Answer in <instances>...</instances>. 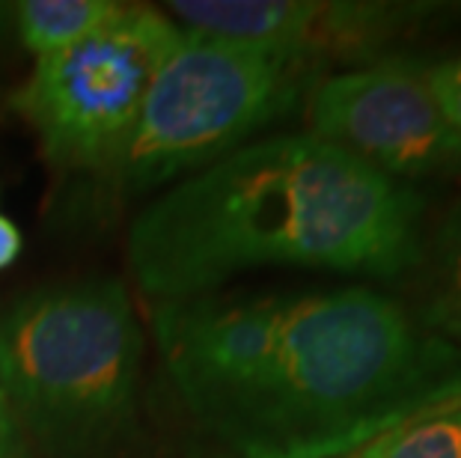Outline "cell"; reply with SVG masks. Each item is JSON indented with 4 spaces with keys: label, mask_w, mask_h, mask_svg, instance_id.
Masks as SVG:
<instances>
[{
    "label": "cell",
    "mask_w": 461,
    "mask_h": 458,
    "mask_svg": "<svg viewBox=\"0 0 461 458\" xmlns=\"http://www.w3.org/2000/svg\"><path fill=\"white\" fill-rule=\"evenodd\" d=\"M426 81L431 86V95L447 116V122L461 131V60H447L438 66H429Z\"/></svg>",
    "instance_id": "cell-11"
},
{
    "label": "cell",
    "mask_w": 461,
    "mask_h": 458,
    "mask_svg": "<svg viewBox=\"0 0 461 458\" xmlns=\"http://www.w3.org/2000/svg\"><path fill=\"white\" fill-rule=\"evenodd\" d=\"M429 325L440 328L449 339L461 343V218L449 223L440 259V283L431 298Z\"/></svg>",
    "instance_id": "cell-10"
},
{
    "label": "cell",
    "mask_w": 461,
    "mask_h": 458,
    "mask_svg": "<svg viewBox=\"0 0 461 458\" xmlns=\"http://www.w3.org/2000/svg\"><path fill=\"white\" fill-rule=\"evenodd\" d=\"M167 18L205 39L250 45L307 60L316 51L366 48L387 39L411 6L303 4V0H173Z\"/></svg>",
    "instance_id": "cell-7"
},
{
    "label": "cell",
    "mask_w": 461,
    "mask_h": 458,
    "mask_svg": "<svg viewBox=\"0 0 461 458\" xmlns=\"http://www.w3.org/2000/svg\"><path fill=\"white\" fill-rule=\"evenodd\" d=\"M414 188L316 134L239 146L164 191L129 232L146 295L182 301L262 265L396 277L420 259Z\"/></svg>",
    "instance_id": "cell-2"
},
{
    "label": "cell",
    "mask_w": 461,
    "mask_h": 458,
    "mask_svg": "<svg viewBox=\"0 0 461 458\" xmlns=\"http://www.w3.org/2000/svg\"><path fill=\"white\" fill-rule=\"evenodd\" d=\"M316 138L393 179L461 170V131L447 122L423 66L387 60L333 75L312 93Z\"/></svg>",
    "instance_id": "cell-6"
},
{
    "label": "cell",
    "mask_w": 461,
    "mask_h": 458,
    "mask_svg": "<svg viewBox=\"0 0 461 458\" xmlns=\"http://www.w3.org/2000/svg\"><path fill=\"white\" fill-rule=\"evenodd\" d=\"M125 13L113 0H24L15 6L18 39L27 51L48 57L77 45Z\"/></svg>",
    "instance_id": "cell-8"
},
{
    "label": "cell",
    "mask_w": 461,
    "mask_h": 458,
    "mask_svg": "<svg viewBox=\"0 0 461 458\" xmlns=\"http://www.w3.org/2000/svg\"><path fill=\"white\" fill-rule=\"evenodd\" d=\"M369 458H461V399L366 444Z\"/></svg>",
    "instance_id": "cell-9"
},
{
    "label": "cell",
    "mask_w": 461,
    "mask_h": 458,
    "mask_svg": "<svg viewBox=\"0 0 461 458\" xmlns=\"http://www.w3.org/2000/svg\"><path fill=\"white\" fill-rule=\"evenodd\" d=\"M0 458H24L22 426H18L13 408H9L4 390H0Z\"/></svg>",
    "instance_id": "cell-12"
},
{
    "label": "cell",
    "mask_w": 461,
    "mask_h": 458,
    "mask_svg": "<svg viewBox=\"0 0 461 458\" xmlns=\"http://www.w3.org/2000/svg\"><path fill=\"white\" fill-rule=\"evenodd\" d=\"M22 245H24V238H22V232H18V227H15V220L6 218V214L0 211V271L9 268L18 259Z\"/></svg>",
    "instance_id": "cell-13"
},
{
    "label": "cell",
    "mask_w": 461,
    "mask_h": 458,
    "mask_svg": "<svg viewBox=\"0 0 461 458\" xmlns=\"http://www.w3.org/2000/svg\"><path fill=\"white\" fill-rule=\"evenodd\" d=\"M155 337L218 458H342L461 399V346L363 286L161 301Z\"/></svg>",
    "instance_id": "cell-1"
},
{
    "label": "cell",
    "mask_w": 461,
    "mask_h": 458,
    "mask_svg": "<svg viewBox=\"0 0 461 458\" xmlns=\"http://www.w3.org/2000/svg\"><path fill=\"white\" fill-rule=\"evenodd\" d=\"M179 36L164 13H125L63 51L36 57L15 111L42 138L48 158L68 167H113L131 140L155 66Z\"/></svg>",
    "instance_id": "cell-5"
},
{
    "label": "cell",
    "mask_w": 461,
    "mask_h": 458,
    "mask_svg": "<svg viewBox=\"0 0 461 458\" xmlns=\"http://www.w3.org/2000/svg\"><path fill=\"white\" fill-rule=\"evenodd\" d=\"M342 458H369V450H366V446H363V450L351 453V455H342Z\"/></svg>",
    "instance_id": "cell-14"
},
{
    "label": "cell",
    "mask_w": 461,
    "mask_h": 458,
    "mask_svg": "<svg viewBox=\"0 0 461 458\" xmlns=\"http://www.w3.org/2000/svg\"><path fill=\"white\" fill-rule=\"evenodd\" d=\"M143 339L120 280L36 292L0 321V390L54 458H102L134 426Z\"/></svg>",
    "instance_id": "cell-3"
},
{
    "label": "cell",
    "mask_w": 461,
    "mask_h": 458,
    "mask_svg": "<svg viewBox=\"0 0 461 458\" xmlns=\"http://www.w3.org/2000/svg\"><path fill=\"white\" fill-rule=\"evenodd\" d=\"M301 60L182 31L155 66L116 179L152 188L235 152L298 99Z\"/></svg>",
    "instance_id": "cell-4"
}]
</instances>
